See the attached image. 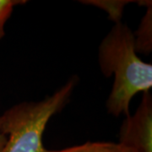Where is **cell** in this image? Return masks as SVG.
<instances>
[{
  "label": "cell",
  "instance_id": "1",
  "mask_svg": "<svg viewBox=\"0 0 152 152\" xmlns=\"http://www.w3.org/2000/svg\"><path fill=\"white\" fill-rule=\"evenodd\" d=\"M102 72L107 77L115 75L113 87L107 107L114 116L129 115L131 99L152 86V65L136 55L134 33L124 24L117 22L104 38L99 49Z\"/></svg>",
  "mask_w": 152,
  "mask_h": 152
},
{
  "label": "cell",
  "instance_id": "2",
  "mask_svg": "<svg viewBox=\"0 0 152 152\" xmlns=\"http://www.w3.org/2000/svg\"><path fill=\"white\" fill-rule=\"evenodd\" d=\"M75 81L39 102H24L7 110L0 126L8 136L1 152H43L42 135L50 118L59 112L70 96Z\"/></svg>",
  "mask_w": 152,
  "mask_h": 152
},
{
  "label": "cell",
  "instance_id": "3",
  "mask_svg": "<svg viewBox=\"0 0 152 152\" xmlns=\"http://www.w3.org/2000/svg\"><path fill=\"white\" fill-rule=\"evenodd\" d=\"M119 144L134 152H152V99L149 91L134 116H128L121 127Z\"/></svg>",
  "mask_w": 152,
  "mask_h": 152
},
{
  "label": "cell",
  "instance_id": "4",
  "mask_svg": "<svg viewBox=\"0 0 152 152\" xmlns=\"http://www.w3.org/2000/svg\"><path fill=\"white\" fill-rule=\"evenodd\" d=\"M43 152H134L130 148L121 144L108 142H88L78 146L70 147L61 151H48L44 149Z\"/></svg>",
  "mask_w": 152,
  "mask_h": 152
},
{
  "label": "cell",
  "instance_id": "5",
  "mask_svg": "<svg viewBox=\"0 0 152 152\" xmlns=\"http://www.w3.org/2000/svg\"><path fill=\"white\" fill-rule=\"evenodd\" d=\"M134 35L137 36L134 37L136 51L149 53L151 50V6L143 18L140 29Z\"/></svg>",
  "mask_w": 152,
  "mask_h": 152
},
{
  "label": "cell",
  "instance_id": "6",
  "mask_svg": "<svg viewBox=\"0 0 152 152\" xmlns=\"http://www.w3.org/2000/svg\"><path fill=\"white\" fill-rule=\"evenodd\" d=\"M84 3H88L90 4H94L100 8H102L108 13L109 17L114 21L119 22L122 16V12L124 6L129 3L128 1H86Z\"/></svg>",
  "mask_w": 152,
  "mask_h": 152
},
{
  "label": "cell",
  "instance_id": "7",
  "mask_svg": "<svg viewBox=\"0 0 152 152\" xmlns=\"http://www.w3.org/2000/svg\"><path fill=\"white\" fill-rule=\"evenodd\" d=\"M26 3V1H15V0H0V39L4 37V26L10 18L13 8L17 4Z\"/></svg>",
  "mask_w": 152,
  "mask_h": 152
},
{
  "label": "cell",
  "instance_id": "8",
  "mask_svg": "<svg viewBox=\"0 0 152 152\" xmlns=\"http://www.w3.org/2000/svg\"><path fill=\"white\" fill-rule=\"evenodd\" d=\"M7 140H8V136L3 132L2 129H1V126H0V152L2 151L3 148L5 145Z\"/></svg>",
  "mask_w": 152,
  "mask_h": 152
}]
</instances>
